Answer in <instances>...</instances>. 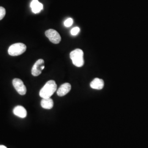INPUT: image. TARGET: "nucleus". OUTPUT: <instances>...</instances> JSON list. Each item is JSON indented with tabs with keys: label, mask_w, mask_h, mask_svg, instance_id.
<instances>
[{
	"label": "nucleus",
	"mask_w": 148,
	"mask_h": 148,
	"mask_svg": "<svg viewBox=\"0 0 148 148\" xmlns=\"http://www.w3.org/2000/svg\"><path fill=\"white\" fill-rule=\"evenodd\" d=\"M70 57L75 66L80 68L84 65L85 61L82 50L80 49H75L70 53Z\"/></svg>",
	"instance_id": "f03ea898"
},
{
	"label": "nucleus",
	"mask_w": 148,
	"mask_h": 148,
	"mask_svg": "<svg viewBox=\"0 0 148 148\" xmlns=\"http://www.w3.org/2000/svg\"><path fill=\"white\" fill-rule=\"evenodd\" d=\"M30 7L34 13L37 14L40 13L43 9V5L38 0H32L30 3Z\"/></svg>",
	"instance_id": "6e6552de"
},
{
	"label": "nucleus",
	"mask_w": 148,
	"mask_h": 148,
	"mask_svg": "<svg viewBox=\"0 0 148 148\" xmlns=\"http://www.w3.org/2000/svg\"><path fill=\"white\" fill-rule=\"evenodd\" d=\"M79 32H80V29L79 27H74L71 29L70 33L73 36H75V35H77Z\"/></svg>",
	"instance_id": "f8f14e48"
},
{
	"label": "nucleus",
	"mask_w": 148,
	"mask_h": 148,
	"mask_svg": "<svg viewBox=\"0 0 148 148\" xmlns=\"http://www.w3.org/2000/svg\"><path fill=\"white\" fill-rule=\"evenodd\" d=\"M5 15V10L3 7H0V21L2 20Z\"/></svg>",
	"instance_id": "4468645a"
},
{
	"label": "nucleus",
	"mask_w": 148,
	"mask_h": 148,
	"mask_svg": "<svg viewBox=\"0 0 148 148\" xmlns=\"http://www.w3.org/2000/svg\"><path fill=\"white\" fill-rule=\"evenodd\" d=\"M41 106L43 109H51L54 106V103L51 98H42L41 101Z\"/></svg>",
	"instance_id": "9b49d317"
},
{
	"label": "nucleus",
	"mask_w": 148,
	"mask_h": 148,
	"mask_svg": "<svg viewBox=\"0 0 148 148\" xmlns=\"http://www.w3.org/2000/svg\"><path fill=\"white\" fill-rule=\"evenodd\" d=\"M45 61L42 59L37 60L36 62L34 64L32 69V74L34 76H38L41 74L42 71L45 68Z\"/></svg>",
	"instance_id": "423d86ee"
},
{
	"label": "nucleus",
	"mask_w": 148,
	"mask_h": 148,
	"mask_svg": "<svg viewBox=\"0 0 148 148\" xmlns=\"http://www.w3.org/2000/svg\"><path fill=\"white\" fill-rule=\"evenodd\" d=\"M12 84L17 92L20 95H25L27 93V87L24 84L23 81L19 79H13Z\"/></svg>",
	"instance_id": "20e7f679"
},
{
	"label": "nucleus",
	"mask_w": 148,
	"mask_h": 148,
	"mask_svg": "<svg viewBox=\"0 0 148 148\" xmlns=\"http://www.w3.org/2000/svg\"><path fill=\"white\" fill-rule=\"evenodd\" d=\"M13 113L16 116L19 117L21 118H25L27 116V110L22 106H16L13 109Z\"/></svg>",
	"instance_id": "9d476101"
},
{
	"label": "nucleus",
	"mask_w": 148,
	"mask_h": 148,
	"mask_svg": "<svg viewBox=\"0 0 148 148\" xmlns=\"http://www.w3.org/2000/svg\"><path fill=\"white\" fill-rule=\"evenodd\" d=\"M71 89V86L69 83H65L61 85L58 90H57V93L59 97H63L67 95Z\"/></svg>",
	"instance_id": "0eeeda50"
},
{
	"label": "nucleus",
	"mask_w": 148,
	"mask_h": 148,
	"mask_svg": "<svg viewBox=\"0 0 148 148\" xmlns=\"http://www.w3.org/2000/svg\"><path fill=\"white\" fill-rule=\"evenodd\" d=\"M0 148H7L5 145H0Z\"/></svg>",
	"instance_id": "2eb2a0df"
},
{
	"label": "nucleus",
	"mask_w": 148,
	"mask_h": 148,
	"mask_svg": "<svg viewBox=\"0 0 148 148\" xmlns=\"http://www.w3.org/2000/svg\"><path fill=\"white\" fill-rule=\"evenodd\" d=\"M45 35L51 42L58 44L61 41V36L58 32L54 29H49L45 32Z\"/></svg>",
	"instance_id": "39448f33"
},
{
	"label": "nucleus",
	"mask_w": 148,
	"mask_h": 148,
	"mask_svg": "<svg viewBox=\"0 0 148 148\" xmlns=\"http://www.w3.org/2000/svg\"><path fill=\"white\" fill-rule=\"evenodd\" d=\"M73 24V20L72 18H68L65 21H64V25L65 27H71Z\"/></svg>",
	"instance_id": "ddd939ff"
},
{
	"label": "nucleus",
	"mask_w": 148,
	"mask_h": 148,
	"mask_svg": "<svg viewBox=\"0 0 148 148\" xmlns=\"http://www.w3.org/2000/svg\"><path fill=\"white\" fill-rule=\"evenodd\" d=\"M27 50V46L22 43H16L12 45L8 49V53L11 56H18L24 53Z\"/></svg>",
	"instance_id": "7ed1b4c3"
},
{
	"label": "nucleus",
	"mask_w": 148,
	"mask_h": 148,
	"mask_svg": "<svg viewBox=\"0 0 148 148\" xmlns=\"http://www.w3.org/2000/svg\"><path fill=\"white\" fill-rule=\"evenodd\" d=\"M57 86L54 80H49L40 91V96L42 98H48L57 90Z\"/></svg>",
	"instance_id": "f257e3e1"
},
{
	"label": "nucleus",
	"mask_w": 148,
	"mask_h": 148,
	"mask_svg": "<svg viewBox=\"0 0 148 148\" xmlns=\"http://www.w3.org/2000/svg\"><path fill=\"white\" fill-rule=\"evenodd\" d=\"M104 86V81L99 78H95L90 84V87L95 90H101L103 88Z\"/></svg>",
	"instance_id": "1a4fd4ad"
}]
</instances>
